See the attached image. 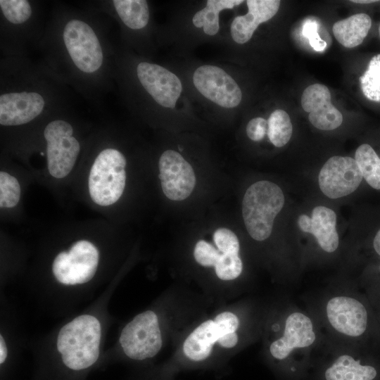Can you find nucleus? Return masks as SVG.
I'll use <instances>...</instances> for the list:
<instances>
[{
	"label": "nucleus",
	"instance_id": "f257e3e1",
	"mask_svg": "<svg viewBox=\"0 0 380 380\" xmlns=\"http://www.w3.org/2000/svg\"><path fill=\"white\" fill-rule=\"evenodd\" d=\"M101 336V324L90 315L78 316L63 326L57 338L63 367L81 373L93 366L99 356Z\"/></svg>",
	"mask_w": 380,
	"mask_h": 380
},
{
	"label": "nucleus",
	"instance_id": "f03ea898",
	"mask_svg": "<svg viewBox=\"0 0 380 380\" xmlns=\"http://www.w3.org/2000/svg\"><path fill=\"white\" fill-rule=\"evenodd\" d=\"M284 204L282 189L272 182L258 181L247 189L242 201V216L251 238L262 241L271 235L274 221Z\"/></svg>",
	"mask_w": 380,
	"mask_h": 380
},
{
	"label": "nucleus",
	"instance_id": "7ed1b4c3",
	"mask_svg": "<svg viewBox=\"0 0 380 380\" xmlns=\"http://www.w3.org/2000/svg\"><path fill=\"white\" fill-rule=\"evenodd\" d=\"M123 154L114 148L103 150L96 158L89 176L92 201L102 206L115 203L122 196L126 181Z\"/></svg>",
	"mask_w": 380,
	"mask_h": 380
},
{
	"label": "nucleus",
	"instance_id": "20e7f679",
	"mask_svg": "<svg viewBox=\"0 0 380 380\" xmlns=\"http://www.w3.org/2000/svg\"><path fill=\"white\" fill-rule=\"evenodd\" d=\"M120 343L132 360H144L157 355L162 347V336L156 314L146 310L135 316L122 329Z\"/></svg>",
	"mask_w": 380,
	"mask_h": 380
},
{
	"label": "nucleus",
	"instance_id": "39448f33",
	"mask_svg": "<svg viewBox=\"0 0 380 380\" xmlns=\"http://www.w3.org/2000/svg\"><path fill=\"white\" fill-rule=\"evenodd\" d=\"M99 260L96 247L91 242L80 240L74 243L68 252L59 253L55 258L52 271L61 284H84L94 276Z\"/></svg>",
	"mask_w": 380,
	"mask_h": 380
},
{
	"label": "nucleus",
	"instance_id": "423d86ee",
	"mask_svg": "<svg viewBox=\"0 0 380 380\" xmlns=\"http://www.w3.org/2000/svg\"><path fill=\"white\" fill-rule=\"evenodd\" d=\"M72 133L71 125L61 120L51 121L44 129L48 170L55 178L66 177L76 162L80 145Z\"/></svg>",
	"mask_w": 380,
	"mask_h": 380
},
{
	"label": "nucleus",
	"instance_id": "0eeeda50",
	"mask_svg": "<svg viewBox=\"0 0 380 380\" xmlns=\"http://www.w3.org/2000/svg\"><path fill=\"white\" fill-rule=\"evenodd\" d=\"M363 180L356 160L350 156H331L324 163L318 175L321 192L334 200L352 194Z\"/></svg>",
	"mask_w": 380,
	"mask_h": 380
},
{
	"label": "nucleus",
	"instance_id": "6e6552de",
	"mask_svg": "<svg viewBox=\"0 0 380 380\" xmlns=\"http://www.w3.org/2000/svg\"><path fill=\"white\" fill-rule=\"evenodd\" d=\"M63 40L68 53L80 70L91 73L102 65L103 52L92 28L80 20H71L65 26Z\"/></svg>",
	"mask_w": 380,
	"mask_h": 380
},
{
	"label": "nucleus",
	"instance_id": "1a4fd4ad",
	"mask_svg": "<svg viewBox=\"0 0 380 380\" xmlns=\"http://www.w3.org/2000/svg\"><path fill=\"white\" fill-rule=\"evenodd\" d=\"M239 326L237 316L225 311L198 326L183 343L184 355L190 360L199 362L207 359L213 346L224 335L235 332Z\"/></svg>",
	"mask_w": 380,
	"mask_h": 380
},
{
	"label": "nucleus",
	"instance_id": "9d476101",
	"mask_svg": "<svg viewBox=\"0 0 380 380\" xmlns=\"http://www.w3.org/2000/svg\"><path fill=\"white\" fill-rule=\"evenodd\" d=\"M329 324L338 333L353 338L365 336L370 327L367 307L350 296H338L329 300L326 306Z\"/></svg>",
	"mask_w": 380,
	"mask_h": 380
},
{
	"label": "nucleus",
	"instance_id": "9b49d317",
	"mask_svg": "<svg viewBox=\"0 0 380 380\" xmlns=\"http://www.w3.org/2000/svg\"><path fill=\"white\" fill-rule=\"evenodd\" d=\"M193 82L206 99L226 108L236 107L242 98L241 90L235 80L223 69L212 65L198 67Z\"/></svg>",
	"mask_w": 380,
	"mask_h": 380
},
{
	"label": "nucleus",
	"instance_id": "f8f14e48",
	"mask_svg": "<svg viewBox=\"0 0 380 380\" xmlns=\"http://www.w3.org/2000/svg\"><path fill=\"white\" fill-rule=\"evenodd\" d=\"M159 178L164 194L170 200L182 201L196 185L191 165L177 151L167 150L159 159Z\"/></svg>",
	"mask_w": 380,
	"mask_h": 380
},
{
	"label": "nucleus",
	"instance_id": "ddd939ff",
	"mask_svg": "<svg viewBox=\"0 0 380 380\" xmlns=\"http://www.w3.org/2000/svg\"><path fill=\"white\" fill-rule=\"evenodd\" d=\"M138 78L146 91L160 106L174 108L182 85L178 77L165 68L147 62L139 63Z\"/></svg>",
	"mask_w": 380,
	"mask_h": 380
},
{
	"label": "nucleus",
	"instance_id": "4468645a",
	"mask_svg": "<svg viewBox=\"0 0 380 380\" xmlns=\"http://www.w3.org/2000/svg\"><path fill=\"white\" fill-rule=\"evenodd\" d=\"M331 99L328 87L319 83L308 86L302 94V108L309 113L310 123L318 129L331 131L342 124L343 115Z\"/></svg>",
	"mask_w": 380,
	"mask_h": 380
},
{
	"label": "nucleus",
	"instance_id": "2eb2a0df",
	"mask_svg": "<svg viewBox=\"0 0 380 380\" xmlns=\"http://www.w3.org/2000/svg\"><path fill=\"white\" fill-rule=\"evenodd\" d=\"M297 222L300 230L312 235L324 251L333 253L338 248L337 216L331 208L317 205L312 208L310 215H300Z\"/></svg>",
	"mask_w": 380,
	"mask_h": 380
},
{
	"label": "nucleus",
	"instance_id": "dca6fc26",
	"mask_svg": "<svg viewBox=\"0 0 380 380\" xmlns=\"http://www.w3.org/2000/svg\"><path fill=\"white\" fill-rule=\"evenodd\" d=\"M315 338L311 319L302 312H294L287 317L282 336L272 343L270 351L274 358L284 360L294 349L311 346Z\"/></svg>",
	"mask_w": 380,
	"mask_h": 380
},
{
	"label": "nucleus",
	"instance_id": "f3484780",
	"mask_svg": "<svg viewBox=\"0 0 380 380\" xmlns=\"http://www.w3.org/2000/svg\"><path fill=\"white\" fill-rule=\"evenodd\" d=\"M43 97L37 92H13L0 96V123L15 126L27 123L39 115L44 106Z\"/></svg>",
	"mask_w": 380,
	"mask_h": 380
},
{
	"label": "nucleus",
	"instance_id": "a211bd4d",
	"mask_svg": "<svg viewBox=\"0 0 380 380\" xmlns=\"http://www.w3.org/2000/svg\"><path fill=\"white\" fill-rule=\"evenodd\" d=\"M280 3L279 0H247L248 13L236 16L231 24L233 40L241 44L248 42L260 23L276 15Z\"/></svg>",
	"mask_w": 380,
	"mask_h": 380
},
{
	"label": "nucleus",
	"instance_id": "6ab92c4d",
	"mask_svg": "<svg viewBox=\"0 0 380 380\" xmlns=\"http://www.w3.org/2000/svg\"><path fill=\"white\" fill-rule=\"evenodd\" d=\"M372 26L369 15L361 13L336 22L332 27L336 40L344 47L354 48L361 44Z\"/></svg>",
	"mask_w": 380,
	"mask_h": 380
},
{
	"label": "nucleus",
	"instance_id": "aec40b11",
	"mask_svg": "<svg viewBox=\"0 0 380 380\" xmlns=\"http://www.w3.org/2000/svg\"><path fill=\"white\" fill-rule=\"evenodd\" d=\"M377 369L349 355H341L325 371L326 380H374Z\"/></svg>",
	"mask_w": 380,
	"mask_h": 380
},
{
	"label": "nucleus",
	"instance_id": "412c9836",
	"mask_svg": "<svg viewBox=\"0 0 380 380\" xmlns=\"http://www.w3.org/2000/svg\"><path fill=\"white\" fill-rule=\"evenodd\" d=\"M243 2L240 0H208L206 6L194 15L193 24L196 27H203L206 34L215 35L220 28V12L223 9H232Z\"/></svg>",
	"mask_w": 380,
	"mask_h": 380
},
{
	"label": "nucleus",
	"instance_id": "4be33fe9",
	"mask_svg": "<svg viewBox=\"0 0 380 380\" xmlns=\"http://www.w3.org/2000/svg\"><path fill=\"white\" fill-rule=\"evenodd\" d=\"M115 8L128 27L139 30L144 27L149 20V8L145 0H114Z\"/></svg>",
	"mask_w": 380,
	"mask_h": 380
},
{
	"label": "nucleus",
	"instance_id": "5701e85b",
	"mask_svg": "<svg viewBox=\"0 0 380 380\" xmlns=\"http://www.w3.org/2000/svg\"><path fill=\"white\" fill-rule=\"evenodd\" d=\"M267 134L271 143L277 148L289 143L293 134V125L285 110L277 109L271 113L267 120Z\"/></svg>",
	"mask_w": 380,
	"mask_h": 380
},
{
	"label": "nucleus",
	"instance_id": "b1692460",
	"mask_svg": "<svg viewBox=\"0 0 380 380\" xmlns=\"http://www.w3.org/2000/svg\"><path fill=\"white\" fill-rule=\"evenodd\" d=\"M362 91L370 101L380 102V53L374 56L360 77Z\"/></svg>",
	"mask_w": 380,
	"mask_h": 380
},
{
	"label": "nucleus",
	"instance_id": "393cba45",
	"mask_svg": "<svg viewBox=\"0 0 380 380\" xmlns=\"http://www.w3.org/2000/svg\"><path fill=\"white\" fill-rule=\"evenodd\" d=\"M20 197V186L14 177L6 172H0V207L13 208Z\"/></svg>",
	"mask_w": 380,
	"mask_h": 380
},
{
	"label": "nucleus",
	"instance_id": "a878e982",
	"mask_svg": "<svg viewBox=\"0 0 380 380\" xmlns=\"http://www.w3.org/2000/svg\"><path fill=\"white\" fill-rule=\"evenodd\" d=\"M0 7L5 18L13 24L25 22L32 14L30 4L26 0H1Z\"/></svg>",
	"mask_w": 380,
	"mask_h": 380
},
{
	"label": "nucleus",
	"instance_id": "bb28decb",
	"mask_svg": "<svg viewBox=\"0 0 380 380\" xmlns=\"http://www.w3.org/2000/svg\"><path fill=\"white\" fill-rule=\"evenodd\" d=\"M217 248L224 253H239L240 245L236 235L227 228L217 229L213 234Z\"/></svg>",
	"mask_w": 380,
	"mask_h": 380
},
{
	"label": "nucleus",
	"instance_id": "cd10ccee",
	"mask_svg": "<svg viewBox=\"0 0 380 380\" xmlns=\"http://www.w3.org/2000/svg\"><path fill=\"white\" fill-rule=\"evenodd\" d=\"M220 254V251L204 240L198 241L194 250L196 261L203 267H214Z\"/></svg>",
	"mask_w": 380,
	"mask_h": 380
},
{
	"label": "nucleus",
	"instance_id": "c85d7f7f",
	"mask_svg": "<svg viewBox=\"0 0 380 380\" xmlns=\"http://www.w3.org/2000/svg\"><path fill=\"white\" fill-rule=\"evenodd\" d=\"M302 34L308 39L315 51L322 52L327 48V42L318 34L317 23L315 20H305L303 25Z\"/></svg>",
	"mask_w": 380,
	"mask_h": 380
},
{
	"label": "nucleus",
	"instance_id": "c756f323",
	"mask_svg": "<svg viewBox=\"0 0 380 380\" xmlns=\"http://www.w3.org/2000/svg\"><path fill=\"white\" fill-rule=\"evenodd\" d=\"M266 133H267V120L263 118H254L247 124V136L253 141H261Z\"/></svg>",
	"mask_w": 380,
	"mask_h": 380
},
{
	"label": "nucleus",
	"instance_id": "7c9ffc66",
	"mask_svg": "<svg viewBox=\"0 0 380 380\" xmlns=\"http://www.w3.org/2000/svg\"><path fill=\"white\" fill-rule=\"evenodd\" d=\"M368 249L370 255L376 260L374 263L380 261V224L376 227L368 239Z\"/></svg>",
	"mask_w": 380,
	"mask_h": 380
},
{
	"label": "nucleus",
	"instance_id": "2f4dec72",
	"mask_svg": "<svg viewBox=\"0 0 380 380\" xmlns=\"http://www.w3.org/2000/svg\"><path fill=\"white\" fill-rule=\"evenodd\" d=\"M372 276V286L374 294L376 299L380 301V261L372 265L370 270Z\"/></svg>",
	"mask_w": 380,
	"mask_h": 380
},
{
	"label": "nucleus",
	"instance_id": "473e14b6",
	"mask_svg": "<svg viewBox=\"0 0 380 380\" xmlns=\"http://www.w3.org/2000/svg\"><path fill=\"white\" fill-rule=\"evenodd\" d=\"M239 341L238 335L236 332H232L224 335L219 341V345L224 348H232L234 347Z\"/></svg>",
	"mask_w": 380,
	"mask_h": 380
},
{
	"label": "nucleus",
	"instance_id": "72a5a7b5",
	"mask_svg": "<svg viewBox=\"0 0 380 380\" xmlns=\"http://www.w3.org/2000/svg\"><path fill=\"white\" fill-rule=\"evenodd\" d=\"M8 357V349L4 341V338L0 336V364L2 365L5 363Z\"/></svg>",
	"mask_w": 380,
	"mask_h": 380
},
{
	"label": "nucleus",
	"instance_id": "f704fd0d",
	"mask_svg": "<svg viewBox=\"0 0 380 380\" xmlns=\"http://www.w3.org/2000/svg\"><path fill=\"white\" fill-rule=\"evenodd\" d=\"M378 1L376 0H353L351 2L357 3V4H372L374 2H377Z\"/></svg>",
	"mask_w": 380,
	"mask_h": 380
},
{
	"label": "nucleus",
	"instance_id": "c9c22d12",
	"mask_svg": "<svg viewBox=\"0 0 380 380\" xmlns=\"http://www.w3.org/2000/svg\"><path fill=\"white\" fill-rule=\"evenodd\" d=\"M379 37H380V24H379Z\"/></svg>",
	"mask_w": 380,
	"mask_h": 380
}]
</instances>
